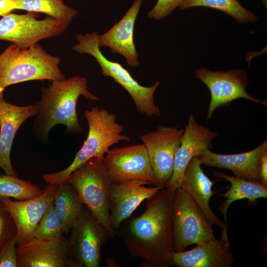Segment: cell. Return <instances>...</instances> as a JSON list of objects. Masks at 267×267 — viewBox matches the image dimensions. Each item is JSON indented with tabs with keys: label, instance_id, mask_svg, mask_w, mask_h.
Masks as SVG:
<instances>
[{
	"label": "cell",
	"instance_id": "5b68a950",
	"mask_svg": "<svg viewBox=\"0 0 267 267\" xmlns=\"http://www.w3.org/2000/svg\"><path fill=\"white\" fill-rule=\"evenodd\" d=\"M97 32L85 35L78 34V43L72 49L80 53H88L92 56L99 65L104 77H110L123 87L129 93L134 102L136 110L149 117L159 116L160 110L155 103V92L160 84L159 81L150 87L141 85L122 65L107 59L98 46Z\"/></svg>",
	"mask_w": 267,
	"mask_h": 267
},
{
	"label": "cell",
	"instance_id": "83f0119b",
	"mask_svg": "<svg viewBox=\"0 0 267 267\" xmlns=\"http://www.w3.org/2000/svg\"><path fill=\"white\" fill-rule=\"evenodd\" d=\"M15 238H17L15 224L10 214L0 200V253Z\"/></svg>",
	"mask_w": 267,
	"mask_h": 267
},
{
	"label": "cell",
	"instance_id": "ffe728a7",
	"mask_svg": "<svg viewBox=\"0 0 267 267\" xmlns=\"http://www.w3.org/2000/svg\"><path fill=\"white\" fill-rule=\"evenodd\" d=\"M267 150L266 139L259 146L246 152L221 154L206 149L199 157L202 165L226 169L231 171L235 177L260 182V165L262 156Z\"/></svg>",
	"mask_w": 267,
	"mask_h": 267
},
{
	"label": "cell",
	"instance_id": "f546056e",
	"mask_svg": "<svg viewBox=\"0 0 267 267\" xmlns=\"http://www.w3.org/2000/svg\"><path fill=\"white\" fill-rule=\"evenodd\" d=\"M17 238L9 241L0 253V267H18Z\"/></svg>",
	"mask_w": 267,
	"mask_h": 267
},
{
	"label": "cell",
	"instance_id": "7402d4cb",
	"mask_svg": "<svg viewBox=\"0 0 267 267\" xmlns=\"http://www.w3.org/2000/svg\"><path fill=\"white\" fill-rule=\"evenodd\" d=\"M214 174L216 177L224 178L231 183L230 188L220 195L226 198L219 207L221 214L224 216L225 222L228 209L232 202L237 200L247 199L250 203L253 204L258 198L267 197V186L261 182L234 176H230L218 171H215Z\"/></svg>",
	"mask_w": 267,
	"mask_h": 267
},
{
	"label": "cell",
	"instance_id": "30bf717a",
	"mask_svg": "<svg viewBox=\"0 0 267 267\" xmlns=\"http://www.w3.org/2000/svg\"><path fill=\"white\" fill-rule=\"evenodd\" d=\"M184 129L159 125L139 137L145 146L154 179V186L162 189L172 177L176 153L180 145Z\"/></svg>",
	"mask_w": 267,
	"mask_h": 267
},
{
	"label": "cell",
	"instance_id": "484cf974",
	"mask_svg": "<svg viewBox=\"0 0 267 267\" xmlns=\"http://www.w3.org/2000/svg\"><path fill=\"white\" fill-rule=\"evenodd\" d=\"M44 191L30 180L6 174L0 175V197L23 200L35 197Z\"/></svg>",
	"mask_w": 267,
	"mask_h": 267
},
{
	"label": "cell",
	"instance_id": "4316f807",
	"mask_svg": "<svg viewBox=\"0 0 267 267\" xmlns=\"http://www.w3.org/2000/svg\"><path fill=\"white\" fill-rule=\"evenodd\" d=\"M64 236L60 220L53 202L48 207L34 232V239L54 240Z\"/></svg>",
	"mask_w": 267,
	"mask_h": 267
},
{
	"label": "cell",
	"instance_id": "7c38bea8",
	"mask_svg": "<svg viewBox=\"0 0 267 267\" xmlns=\"http://www.w3.org/2000/svg\"><path fill=\"white\" fill-rule=\"evenodd\" d=\"M103 161L112 183L138 179L154 183L148 153L142 143L110 149Z\"/></svg>",
	"mask_w": 267,
	"mask_h": 267
},
{
	"label": "cell",
	"instance_id": "44dd1931",
	"mask_svg": "<svg viewBox=\"0 0 267 267\" xmlns=\"http://www.w3.org/2000/svg\"><path fill=\"white\" fill-rule=\"evenodd\" d=\"M199 155L194 156L188 164L180 187L186 192L197 204L209 222L222 229L226 227L212 211L210 200L216 191H213L212 181L204 173Z\"/></svg>",
	"mask_w": 267,
	"mask_h": 267
},
{
	"label": "cell",
	"instance_id": "277c9868",
	"mask_svg": "<svg viewBox=\"0 0 267 267\" xmlns=\"http://www.w3.org/2000/svg\"><path fill=\"white\" fill-rule=\"evenodd\" d=\"M60 62L59 57L49 54L38 44L27 48L12 44L0 54V93L24 82L65 79Z\"/></svg>",
	"mask_w": 267,
	"mask_h": 267
},
{
	"label": "cell",
	"instance_id": "603a6c76",
	"mask_svg": "<svg viewBox=\"0 0 267 267\" xmlns=\"http://www.w3.org/2000/svg\"><path fill=\"white\" fill-rule=\"evenodd\" d=\"M53 204L63 233L68 235L84 205L76 189L67 182L58 184Z\"/></svg>",
	"mask_w": 267,
	"mask_h": 267
},
{
	"label": "cell",
	"instance_id": "2e32d148",
	"mask_svg": "<svg viewBox=\"0 0 267 267\" xmlns=\"http://www.w3.org/2000/svg\"><path fill=\"white\" fill-rule=\"evenodd\" d=\"M145 180L133 179L112 183L109 190V222L112 228L118 230L122 222L130 217L144 200L162 188L158 186L146 187Z\"/></svg>",
	"mask_w": 267,
	"mask_h": 267
},
{
	"label": "cell",
	"instance_id": "ba28073f",
	"mask_svg": "<svg viewBox=\"0 0 267 267\" xmlns=\"http://www.w3.org/2000/svg\"><path fill=\"white\" fill-rule=\"evenodd\" d=\"M37 12L25 14L8 13L0 19V40L27 48L43 39L64 33L70 23L49 16L42 20Z\"/></svg>",
	"mask_w": 267,
	"mask_h": 267
},
{
	"label": "cell",
	"instance_id": "7a4b0ae2",
	"mask_svg": "<svg viewBox=\"0 0 267 267\" xmlns=\"http://www.w3.org/2000/svg\"><path fill=\"white\" fill-rule=\"evenodd\" d=\"M86 77L75 75L52 81L47 87L41 89L38 101V112L33 121V131L41 141H46L52 129L61 124L69 134H80L83 131L77 112V103L82 95L90 101L100 100L87 88Z\"/></svg>",
	"mask_w": 267,
	"mask_h": 267
},
{
	"label": "cell",
	"instance_id": "f1b7e54d",
	"mask_svg": "<svg viewBox=\"0 0 267 267\" xmlns=\"http://www.w3.org/2000/svg\"><path fill=\"white\" fill-rule=\"evenodd\" d=\"M183 0H157L155 6L148 11V16L155 20H161L170 14Z\"/></svg>",
	"mask_w": 267,
	"mask_h": 267
},
{
	"label": "cell",
	"instance_id": "4fadbf2b",
	"mask_svg": "<svg viewBox=\"0 0 267 267\" xmlns=\"http://www.w3.org/2000/svg\"><path fill=\"white\" fill-rule=\"evenodd\" d=\"M58 184L48 183L40 195L30 199L14 201L0 197L10 214L17 229V245L34 239V232L48 207L53 202Z\"/></svg>",
	"mask_w": 267,
	"mask_h": 267
},
{
	"label": "cell",
	"instance_id": "52a82bcc",
	"mask_svg": "<svg viewBox=\"0 0 267 267\" xmlns=\"http://www.w3.org/2000/svg\"><path fill=\"white\" fill-rule=\"evenodd\" d=\"M171 222L174 252L183 251L189 245L216 239L213 224L191 196L180 187L174 191Z\"/></svg>",
	"mask_w": 267,
	"mask_h": 267
},
{
	"label": "cell",
	"instance_id": "8fae6325",
	"mask_svg": "<svg viewBox=\"0 0 267 267\" xmlns=\"http://www.w3.org/2000/svg\"><path fill=\"white\" fill-rule=\"evenodd\" d=\"M195 78L208 88L211 93L207 119L211 118L216 109L229 105L232 101L239 98L267 105L266 101L257 99L246 92L248 82L246 71L243 69L223 72L198 69L195 70Z\"/></svg>",
	"mask_w": 267,
	"mask_h": 267
},
{
	"label": "cell",
	"instance_id": "4dcf8cb0",
	"mask_svg": "<svg viewBox=\"0 0 267 267\" xmlns=\"http://www.w3.org/2000/svg\"><path fill=\"white\" fill-rule=\"evenodd\" d=\"M259 176L260 182L267 186V150L263 154L261 160Z\"/></svg>",
	"mask_w": 267,
	"mask_h": 267
},
{
	"label": "cell",
	"instance_id": "1f68e13d",
	"mask_svg": "<svg viewBox=\"0 0 267 267\" xmlns=\"http://www.w3.org/2000/svg\"><path fill=\"white\" fill-rule=\"evenodd\" d=\"M16 9L15 0H0V16H4Z\"/></svg>",
	"mask_w": 267,
	"mask_h": 267
},
{
	"label": "cell",
	"instance_id": "6da1fadb",
	"mask_svg": "<svg viewBox=\"0 0 267 267\" xmlns=\"http://www.w3.org/2000/svg\"><path fill=\"white\" fill-rule=\"evenodd\" d=\"M174 191L164 188L146 199L144 212L121 229V238L141 267H170L172 246L171 209Z\"/></svg>",
	"mask_w": 267,
	"mask_h": 267
},
{
	"label": "cell",
	"instance_id": "d6a6232c",
	"mask_svg": "<svg viewBox=\"0 0 267 267\" xmlns=\"http://www.w3.org/2000/svg\"><path fill=\"white\" fill-rule=\"evenodd\" d=\"M107 265H109V267H117L118 264L114 258H109L106 261Z\"/></svg>",
	"mask_w": 267,
	"mask_h": 267
},
{
	"label": "cell",
	"instance_id": "9c48e42d",
	"mask_svg": "<svg viewBox=\"0 0 267 267\" xmlns=\"http://www.w3.org/2000/svg\"><path fill=\"white\" fill-rule=\"evenodd\" d=\"M68 237L71 252L81 267H99L101 249L109 233L85 205Z\"/></svg>",
	"mask_w": 267,
	"mask_h": 267
},
{
	"label": "cell",
	"instance_id": "d4e9b609",
	"mask_svg": "<svg viewBox=\"0 0 267 267\" xmlns=\"http://www.w3.org/2000/svg\"><path fill=\"white\" fill-rule=\"evenodd\" d=\"M16 9L42 12L58 20L71 23L77 11L65 4L63 0H15Z\"/></svg>",
	"mask_w": 267,
	"mask_h": 267
},
{
	"label": "cell",
	"instance_id": "9a60e30c",
	"mask_svg": "<svg viewBox=\"0 0 267 267\" xmlns=\"http://www.w3.org/2000/svg\"><path fill=\"white\" fill-rule=\"evenodd\" d=\"M218 133L199 124L191 114L185 125L180 145L176 153L171 178L165 188L175 191L180 187L185 170L195 156L213 147V140Z\"/></svg>",
	"mask_w": 267,
	"mask_h": 267
},
{
	"label": "cell",
	"instance_id": "3957f363",
	"mask_svg": "<svg viewBox=\"0 0 267 267\" xmlns=\"http://www.w3.org/2000/svg\"><path fill=\"white\" fill-rule=\"evenodd\" d=\"M89 131L86 139L76 153L72 162L60 171L46 173L43 178L48 183L59 184L66 181L69 175L90 159L104 158L110 147L121 141L130 142V136L122 134L124 127L116 122L115 114L107 110L93 107L84 113Z\"/></svg>",
	"mask_w": 267,
	"mask_h": 267
},
{
	"label": "cell",
	"instance_id": "ac0fdd59",
	"mask_svg": "<svg viewBox=\"0 0 267 267\" xmlns=\"http://www.w3.org/2000/svg\"><path fill=\"white\" fill-rule=\"evenodd\" d=\"M38 102L18 106L10 103L0 93V168L5 174L17 176L11 161L10 153L16 132L23 123L30 117L36 116Z\"/></svg>",
	"mask_w": 267,
	"mask_h": 267
},
{
	"label": "cell",
	"instance_id": "8992f818",
	"mask_svg": "<svg viewBox=\"0 0 267 267\" xmlns=\"http://www.w3.org/2000/svg\"><path fill=\"white\" fill-rule=\"evenodd\" d=\"M65 182L72 184L82 201L114 237L115 230L109 222L108 195L112 183L103 158L94 157L73 172Z\"/></svg>",
	"mask_w": 267,
	"mask_h": 267
},
{
	"label": "cell",
	"instance_id": "5bb4252c",
	"mask_svg": "<svg viewBox=\"0 0 267 267\" xmlns=\"http://www.w3.org/2000/svg\"><path fill=\"white\" fill-rule=\"evenodd\" d=\"M18 267H81L73 256L68 239H33L16 245Z\"/></svg>",
	"mask_w": 267,
	"mask_h": 267
},
{
	"label": "cell",
	"instance_id": "d6986e66",
	"mask_svg": "<svg viewBox=\"0 0 267 267\" xmlns=\"http://www.w3.org/2000/svg\"><path fill=\"white\" fill-rule=\"evenodd\" d=\"M143 0H135L122 18L115 23L106 33L98 35V44L100 48L109 47L113 54L123 55L128 66L139 65L138 53L134 39V28Z\"/></svg>",
	"mask_w": 267,
	"mask_h": 267
},
{
	"label": "cell",
	"instance_id": "cb8c5ba5",
	"mask_svg": "<svg viewBox=\"0 0 267 267\" xmlns=\"http://www.w3.org/2000/svg\"><path fill=\"white\" fill-rule=\"evenodd\" d=\"M205 6L224 12L240 24L254 22L258 20L252 12L244 8L238 0H183L180 9Z\"/></svg>",
	"mask_w": 267,
	"mask_h": 267
},
{
	"label": "cell",
	"instance_id": "e0dca14e",
	"mask_svg": "<svg viewBox=\"0 0 267 267\" xmlns=\"http://www.w3.org/2000/svg\"><path fill=\"white\" fill-rule=\"evenodd\" d=\"M172 265L178 267H231L235 266L226 227L222 236L197 245L189 251L173 252Z\"/></svg>",
	"mask_w": 267,
	"mask_h": 267
}]
</instances>
